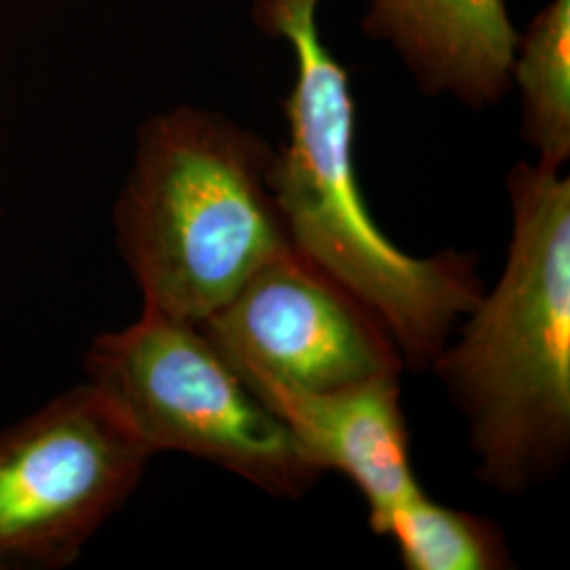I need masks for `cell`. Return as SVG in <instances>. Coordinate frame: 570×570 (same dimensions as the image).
Returning <instances> with one entry per match:
<instances>
[{
	"instance_id": "6da1fadb",
	"label": "cell",
	"mask_w": 570,
	"mask_h": 570,
	"mask_svg": "<svg viewBox=\"0 0 570 570\" xmlns=\"http://www.w3.org/2000/svg\"><path fill=\"white\" fill-rule=\"evenodd\" d=\"M320 0H254V20L296 53L285 100L287 142L271 159L268 186L289 247L379 320L404 367L428 370L484 282L478 258L402 252L367 209L353 164L355 104L345 68L317 30Z\"/></svg>"
},
{
	"instance_id": "7a4b0ae2",
	"label": "cell",
	"mask_w": 570,
	"mask_h": 570,
	"mask_svg": "<svg viewBox=\"0 0 570 570\" xmlns=\"http://www.w3.org/2000/svg\"><path fill=\"white\" fill-rule=\"evenodd\" d=\"M508 190L503 273L429 370L468 421L480 480L522 494L556 475L570 450V180L518 164Z\"/></svg>"
},
{
	"instance_id": "3957f363",
	"label": "cell",
	"mask_w": 570,
	"mask_h": 570,
	"mask_svg": "<svg viewBox=\"0 0 570 570\" xmlns=\"http://www.w3.org/2000/svg\"><path fill=\"white\" fill-rule=\"evenodd\" d=\"M271 159L263 138L214 112L178 108L144 125L117 204V242L144 306L197 326L292 249Z\"/></svg>"
},
{
	"instance_id": "277c9868",
	"label": "cell",
	"mask_w": 570,
	"mask_h": 570,
	"mask_svg": "<svg viewBox=\"0 0 570 570\" xmlns=\"http://www.w3.org/2000/svg\"><path fill=\"white\" fill-rule=\"evenodd\" d=\"M85 370L155 454L204 459L282 499L322 475L195 324L144 306L138 322L94 341Z\"/></svg>"
},
{
	"instance_id": "5b68a950",
	"label": "cell",
	"mask_w": 570,
	"mask_h": 570,
	"mask_svg": "<svg viewBox=\"0 0 570 570\" xmlns=\"http://www.w3.org/2000/svg\"><path fill=\"white\" fill-rule=\"evenodd\" d=\"M153 450L91 383L0 431V570L70 567Z\"/></svg>"
},
{
	"instance_id": "8992f818",
	"label": "cell",
	"mask_w": 570,
	"mask_h": 570,
	"mask_svg": "<svg viewBox=\"0 0 570 570\" xmlns=\"http://www.w3.org/2000/svg\"><path fill=\"white\" fill-rule=\"evenodd\" d=\"M197 326L242 379L320 393L404 370L379 320L294 249L258 268Z\"/></svg>"
},
{
	"instance_id": "52a82bcc",
	"label": "cell",
	"mask_w": 570,
	"mask_h": 570,
	"mask_svg": "<svg viewBox=\"0 0 570 570\" xmlns=\"http://www.w3.org/2000/svg\"><path fill=\"white\" fill-rule=\"evenodd\" d=\"M242 381L284 423L313 468L343 473L364 494L374 532L391 511L421 490L412 471L400 376L320 393L263 376Z\"/></svg>"
},
{
	"instance_id": "ba28073f",
	"label": "cell",
	"mask_w": 570,
	"mask_h": 570,
	"mask_svg": "<svg viewBox=\"0 0 570 570\" xmlns=\"http://www.w3.org/2000/svg\"><path fill=\"white\" fill-rule=\"evenodd\" d=\"M364 30L393 42L428 94L475 108L505 94L520 42L503 0H374Z\"/></svg>"
},
{
	"instance_id": "9c48e42d",
	"label": "cell",
	"mask_w": 570,
	"mask_h": 570,
	"mask_svg": "<svg viewBox=\"0 0 570 570\" xmlns=\"http://www.w3.org/2000/svg\"><path fill=\"white\" fill-rule=\"evenodd\" d=\"M513 61L522 87V131L537 164L562 169L570 157V0H551L532 23Z\"/></svg>"
},
{
	"instance_id": "30bf717a",
	"label": "cell",
	"mask_w": 570,
	"mask_h": 570,
	"mask_svg": "<svg viewBox=\"0 0 570 570\" xmlns=\"http://www.w3.org/2000/svg\"><path fill=\"white\" fill-rule=\"evenodd\" d=\"M376 534L391 537L407 570L513 567L503 532L489 518L452 510L421 489L389 513Z\"/></svg>"
}]
</instances>
